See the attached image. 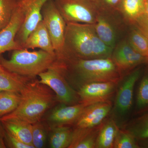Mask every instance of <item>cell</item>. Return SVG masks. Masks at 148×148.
I'll use <instances>...</instances> for the list:
<instances>
[{
  "mask_svg": "<svg viewBox=\"0 0 148 148\" xmlns=\"http://www.w3.org/2000/svg\"><path fill=\"white\" fill-rule=\"evenodd\" d=\"M65 75L70 85L78 90L84 85L96 82H119L121 73L111 57L83 59L70 58L63 61Z\"/></svg>",
  "mask_w": 148,
  "mask_h": 148,
  "instance_id": "6da1fadb",
  "label": "cell"
},
{
  "mask_svg": "<svg viewBox=\"0 0 148 148\" xmlns=\"http://www.w3.org/2000/svg\"><path fill=\"white\" fill-rule=\"evenodd\" d=\"M21 100L16 110L0 118V121L19 120L34 124L58 102L56 95L45 84L34 79L29 81L20 92Z\"/></svg>",
  "mask_w": 148,
  "mask_h": 148,
  "instance_id": "7a4b0ae2",
  "label": "cell"
},
{
  "mask_svg": "<svg viewBox=\"0 0 148 148\" xmlns=\"http://www.w3.org/2000/svg\"><path fill=\"white\" fill-rule=\"evenodd\" d=\"M57 60L56 55L41 49L34 51H29L26 49L14 50L9 60L0 56V64L6 69L32 79L53 66Z\"/></svg>",
  "mask_w": 148,
  "mask_h": 148,
  "instance_id": "3957f363",
  "label": "cell"
},
{
  "mask_svg": "<svg viewBox=\"0 0 148 148\" xmlns=\"http://www.w3.org/2000/svg\"><path fill=\"white\" fill-rule=\"evenodd\" d=\"M66 24L64 56L62 61L70 58L94 59L92 34L95 29L93 24Z\"/></svg>",
  "mask_w": 148,
  "mask_h": 148,
  "instance_id": "277c9868",
  "label": "cell"
},
{
  "mask_svg": "<svg viewBox=\"0 0 148 148\" xmlns=\"http://www.w3.org/2000/svg\"><path fill=\"white\" fill-rule=\"evenodd\" d=\"M39 82L45 84L56 95L60 104L73 105L80 103L77 91L67 80L64 71V64L57 60L53 66L39 75Z\"/></svg>",
  "mask_w": 148,
  "mask_h": 148,
  "instance_id": "5b68a950",
  "label": "cell"
},
{
  "mask_svg": "<svg viewBox=\"0 0 148 148\" xmlns=\"http://www.w3.org/2000/svg\"><path fill=\"white\" fill-rule=\"evenodd\" d=\"M140 68L134 69L125 76L116 88L114 103L110 112L111 118L119 128L126 124V119L132 105L133 91L141 75Z\"/></svg>",
  "mask_w": 148,
  "mask_h": 148,
  "instance_id": "8992f818",
  "label": "cell"
},
{
  "mask_svg": "<svg viewBox=\"0 0 148 148\" xmlns=\"http://www.w3.org/2000/svg\"><path fill=\"white\" fill-rule=\"evenodd\" d=\"M42 20L50 36L57 59L62 61L64 56V43L66 23L54 0H49L42 10Z\"/></svg>",
  "mask_w": 148,
  "mask_h": 148,
  "instance_id": "52a82bcc",
  "label": "cell"
},
{
  "mask_svg": "<svg viewBox=\"0 0 148 148\" xmlns=\"http://www.w3.org/2000/svg\"><path fill=\"white\" fill-rule=\"evenodd\" d=\"M66 24H95L99 11L91 0H54Z\"/></svg>",
  "mask_w": 148,
  "mask_h": 148,
  "instance_id": "ba28073f",
  "label": "cell"
},
{
  "mask_svg": "<svg viewBox=\"0 0 148 148\" xmlns=\"http://www.w3.org/2000/svg\"><path fill=\"white\" fill-rule=\"evenodd\" d=\"M49 0H16V5L24 14L23 24L16 35V42L23 48L29 35L42 20V10Z\"/></svg>",
  "mask_w": 148,
  "mask_h": 148,
  "instance_id": "9c48e42d",
  "label": "cell"
},
{
  "mask_svg": "<svg viewBox=\"0 0 148 148\" xmlns=\"http://www.w3.org/2000/svg\"><path fill=\"white\" fill-rule=\"evenodd\" d=\"M111 58L122 76L140 64L146 63V57L135 50L127 40L115 47Z\"/></svg>",
  "mask_w": 148,
  "mask_h": 148,
  "instance_id": "30bf717a",
  "label": "cell"
},
{
  "mask_svg": "<svg viewBox=\"0 0 148 148\" xmlns=\"http://www.w3.org/2000/svg\"><path fill=\"white\" fill-rule=\"evenodd\" d=\"M119 82L90 83L81 86L77 91L80 103L88 105L92 103L110 101L116 90Z\"/></svg>",
  "mask_w": 148,
  "mask_h": 148,
  "instance_id": "8fae6325",
  "label": "cell"
},
{
  "mask_svg": "<svg viewBox=\"0 0 148 148\" xmlns=\"http://www.w3.org/2000/svg\"><path fill=\"white\" fill-rule=\"evenodd\" d=\"M112 106L110 101L87 105L74 123V127L92 128L99 126L110 113Z\"/></svg>",
  "mask_w": 148,
  "mask_h": 148,
  "instance_id": "7c38bea8",
  "label": "cell"
},
{
  "mask_svg": "<svg viewBox=\"0 0 148 148\" xmlns=\"http://www.w3.org/2000/svg\"><path fill=\"white\" fill-rule=\"evenodd\" d=\"M87 106L82 103L73 105L60 104L52 109L47 118L51 129L56 127L74 125Z\"/></svg>",
  "mask_w": 148,
  "mask_h": 148,
  "instance_id": "4fadbf2b",
  "label": "cell"
},
{
  "mask_svg": "<svg viewBox=\"0 0 148 148\" xmlns=\"http://www.w3.org/2000/svg\"><path fill=\"white\" fill-rule=\"evenodd\" d=\"M24 18V13L16 5L9 23L0 30V56L6 51L23 49L16 42L15 38Z\"/></svg>",
  "mask_w": 148,
  "mask_h": 148,
  "instance_id": "5bb4252c",
  "label": "cell"
},
{
  "mask_svg": "<svg viewBox=\"0 0 148 148\" xmlns=\"http://www.w3.org/2000/svg\"><path fill=\"white\" fill-rule=\"evenodd\" d=\"M36 48H39L51 54L56 55L50 36L43 20L30 33L23 45V49H29Z\"/></svg>",
  "mask_w": 148,
  "mask_h": 148,
  "instance_id": "9a60e30c",
  "label": "cell"
},
{
  "mask_svg": "<svg viewBox=\"0 0 148 148\" xmlns=\"http://www.w3.org/2000/svg\"><path fill=\"white\" fill-rule=\"evenodd\" d=\"M32 79H34L10 71L0 64V92H20L25 85Z\"/></svg>",
  "mask_w": 148,
  "mask_h": 148,
  "instance_id": "2e32d148",
  "label": "cell"
},
{
  "mask_svg": "<svg viewBox=\"0 0 148 148\" xmlns=\"http://www.w3.org/2000/svg\"><path fill=\"white\" fill-rule=\"evenodd\" d=\"M101 124L92 128L74 127L71 143L69 148H95Z\"/></svg>",
  "mask_w": 148,
  "mask_h": 148,
  "instance_id": "e0dca14e",
  "label": "cell"
},
{
  "mask_svg": "<svg viewBox=\"0 0 148 148\" xmlns=\"http://www.w3.org/2000/svg\"><path fill=\"white\" fill-rule=\"evenodd\" d=\"M0 122L4 128L11 135L25 144L33 146L32 124L16 119L8 120Z\"/></svg>",
  "mask_w": 148,
  "mask_h": 148,
  "instance_id": "ac0fdd59",
  "label": "cell"
},
{
  "mask_svg": "<svg viewBox=\"0 0 148 148\" xmlns=\"http://www.w3.org/2000/svg\"><path fill=\"white\" fill-rule=\"evenodd\" d=\"M110 17L99 12L93 25L99 38L107 45L114 49L115 47L116 35Z\"/></svg>",
  "mask_w": 148,
  "mask_h": 148,
  "instance_id": "d6986e66",
  "label": "cell"
},
{
  "mask_svg": "<svg viewBox=\"0 0 148 148\" xmlns=\"http://www.w3.org/2000/svg\"><path fill=\"white\" fill-rule=\"evenodd\" d=\"M120 128L111 118L101 124L95 148H112Z\"/></svg>",
  "mask_w": 148,
  "mask_h": 148,
  "instance_id": "ffe728a7",
  "label": "cell"
},
{
  "mask_svg": "<svg viewBox=\"0 0 148 148\" xmlns=\"http://www.w3.org/2000/svg\"><path fill=\"white\" fill-rule=\"evenodd\" d=\"M145 0H122L119 13L125 22L135 25L140 16L145 14Z\"/></svg>",
  "mask_w": 148,
  "mask_h": 148,
  "instance_id": "44dd1931",
  "label": "cell"
},
{
  "mask_svg": "<svg viewBox=\"0 0 148 148\" xmlns=\"http://www.w3.org/2000/svg\"><path fill=\"white\" fill-rule=\"evenodd\" d=\"M51 129L49 140L50 147L69 148L73 138V129L69 125H66Z\"/></svg>",
  "mask_w": 148,
  "mask_h": 148,
  "instance_id": "7402d4cb",
  "label": "cell"
},
{
  "mask_svg": "<svg viewBox=\"0 0 148 148\" xmlns=\"http://www.w3.org/2000/svg\"><path fill=\"white\" fill-rule=\"evenodd\" d=\"M124 129L137 140L148 138V112L126 123Z\"/></svg>",
  "mask_w": 148,
  "mask_h": 148,
  "instance_id": "603a6c76",
  "label": "cell"
},
{
  "mask_svg": "<svg viewBox=\"0 0 148 148\" xmlns=\"http://www.w3.org/2000/svg\"><path fill=\"white\" fill-rule=\"evenodd\" d=\"M21 100L20 92H0V118L15 110Z\"/></svg>",
  "mask_w": 148,
  "mask_h": 148,
  "instance_id": "cb8c5ba5",
  "label": "cell"
},
{
  "mask_svg": "<svg viewBox=\"0 0 148 148\" xmlns=\"http://www.w3.org/2000/svg\"><path fill=\"white\" fill-rule=\"evenodd\" d=\"M128 41L132 47L146 58H148V39L135 27L131 30Z\"/></svg>",
  "mask_w": 148,
  "mask_h": 148,
  "instance_id": "d4e9b609",
  "label": "cell"
},
{
  "mask_svg": "<svg viewBox=\"0 0 148 148\" xmlns=\"http://www.w3.org/2000/svg\"><path fill=\"white\" fill-rule=\"evenodd\" d=\"M99 12L112 17L119 12L122 0H91Z\"/></svg>",
  "mask_w": 148,
  "mask_h": 148,
  "instance_id": "484cf974",
  "label": "cell"
},
{
  "mask_svg": "<svg viewBox=\"0 0 148 148\" xmlns=\"http://www.w3.org/2000/svg\"><path fill=\"white\" fill-rule=\"evenodd\" d=\"M16 6V0H0V30L10 21Z\"/></svg>",
  "mask_w": 148,
  "mask_h": 148,
  "instance_id": "4316f807",
  "label": "cell"
},
{
  "mask_svg": "<svg viewBox=\"0 0 148 148\" xmlns=\"http://www.w3.org/2000/svg\"><path fill=\"white\" fill-rule=\"evenodd\" d=\"M114 148H140L138 140L125 130L120 129L114 141Z\"/></svg>",
  "mask_w": 148,
  "mask_h": 148,
  "instance_id": "83f0119b",
  "label": "cell"
},
{
  "mask_svg": "<svg viewBox=\"0 0 148 148\" xmlns=\"http://www.w3.org/2000/svg\"><path fill=\"white\" fill-rule=\"evenodd\" d=\"M32 144L35 148H42L45 145L47 131L40 121L32 124Z\"/></svg>",
  "mask_w": 148,
  "mask_h": 148,
  "instance_id": "f1b7e54d",
  "label": "cell"
},
{
  "mask_svg": "<svg viewBox=\"0 0 148 148\" xmlns=\"http://www.w3.org/2000/svg\"><path fill=\"white\" fill-rule=\"evenodd\" d=\"M136 108L142 111L148 107V75H145L140 82L136 97Z\"/></svg>",
  "mask_w": 148,
  "mask_h": 148,
  "instance_id": "f546056e",
  "label": "cell"
},
{
  "mask_svg": "<svg viewBox=\"0 0 148 148\" xmlns=\"http://www.w3.org/2000/svg\"><path fill=\"white\" fill-rule=\"evenodd\" d=\"M4 140L7 147L10 148H35L27 145L14 137L4 129Z\"/></svg>",
  "mask_w": 148,
  "mask_h": 148,
  "instance_id": "4dcf8cb0",
  "label": "cell"
},
{
  "mask_svg": "<svg viewBox=\"0 0 148 148\" xmlns=\"http://www.w3.org/2000/svg\"><path fill=\"white\" fill-rule=\"evenodd\" d=\"M135 27L140 29L148 39V16L145 14L138 18L135 24Z\"/></svg>",
  "mask_w": 148,
  "mask_h": 148,
  "instance_id": "1f68e13d",
  "label": "cell"
},
{
  "mask_svg": "<svg viewBox=\"0 0 148 148\" xmlns=\"http://www.w3.org/2000/svg\"><path fill=\"white\" fill-rule=\"evenodd\" d=\"M4 128L0 125V148H7L4 140Z\"/></svg>",
  "mask_w": 148,
  "mask_h": 148,
  "instance_id": "d6a6232c",
  "label": "cell"
},
{
  "mask_svg": "<svg viewBox=\"0 0 148 148\" xmlns=\"http://www.w3.org/2000/svg\"><path fill=\"white\" fill-rule=\"evenodd\" d=\"M138 142L140 148H148V138L138 140Z\"/></svg>",
  "mask_w": 148,
  "mask_h": 148,
  "instance_id": "836d02e7",
  "label": "cell"
},
{
  "mask_svg": "<svg viewBox=\"0 0 148 148\" xmlns=\"http://www.w3.org/2000/svg\"><path fill=\"white\" fill-rule=\"evenodd\" d=\"M145 13L148 16V0H145Z\"/></svg>",
  "mask_w": 148,
  "mask_h": 148,
  "instance_id": "e575fe53",
  "label": "cell"
},
{
  "mask_svg": "<svg viewBox=\"0 0 148 148\" xmlns=\"http://www.w3.org/2000/svg\"><path fill=\"white\" fill-rule=\"evenodd\" d=\"M146 63H147L148 64V58L146 59Z\"/></svg>",
  "mask_w": 148,
  "mask_h": 148,
  "instance_id": "d590c367",
  "label": "cell"
}]
</instances>
